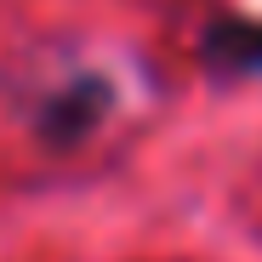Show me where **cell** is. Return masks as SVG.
<instances>
[{"label": "cell", "instance_id": "obj_1", "mask_svg": "<svg viewBox=\"0 0 262 262\" xmlns=\"http://www.w3.org/2000/svg\"><path fill=\"white\" fill-rule=\"evenodd\" d=\"M200 57L216 63L223 74H262V23L251 17H223L200 40Z\"/></svg>", "mask_w": 262, "mask_h": 262}]
</instances>
